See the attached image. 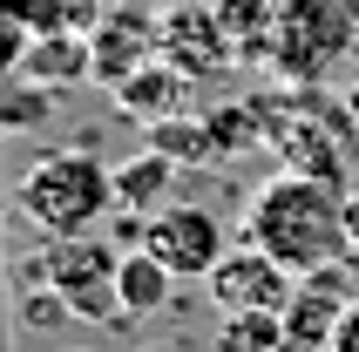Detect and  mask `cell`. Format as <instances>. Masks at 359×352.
Wrapping results in <instances>:
<instances>
[{"instance_id":"obj_14","label":"cell","mask_w":359,"mask_h":352,"mask_svg":"<svg viewBox=\"0 0 359 352\" xmlns=\"http://www.w3.org/2000/svg\"><path fill=\"white\" fill-rule=\"evenodd\" d=\"M170 285H177V271H170L163 257H149L142 244L122 251V312H129V325H136V318H156L163 305H170Z\"/></svg>"},{"instance_id":"obj_2","label":"cell","mask_w":359,"mask_h":352,"mask_svg":"<svg viewBox=\"0 0 359 352\" xmlns=\"http://www.w3.org/2000/svg\"><path fill=\"white\" fill-rule=\"evenodd\" d=\"M14 210L34 237H81L116 210V170L88 149H48L20 170Z\"/></svg>"},{"instance_id":"obj_20","label":"cell","mask_w":359,"mask_h":352,"mask_svg":"<svg viewBox=\"0 0 359 352\" xmlns=\"http://www.w3.org/2000/svg\"><path fill=\"white\" fill-rule=\"evenodd\" d=\"M346 231H353V257H359V190L346 196Z\"/></svg>"},{"instance_id":"obj_13","label":"cell","mask_w":359,"mask_h":352,"mask_svg":"<svg viewBox=\"0 0 359 352\" xmlns=\"http://www.w3.org/2000/svg\"><path fill=\"white\" fill-rule=\"evenodd\" d=\"M27 81H41V88H75L81 75H88V34H34L27 41Z\"/></svg>"},{"instance_id":"obj_16","label":"cell","mask_w":359,"mask_h":352,"mask_svg":"<svg viewBox=\"0 0 359 352\" xmlns=\"http://www.w3.org/2000/svg\"><path fill=\"white\" fill-rule=\"evenodd\" d=\"M217 352H305L285 325V312H224Z\"/></svg>"},{"instance_id":"obj_1","label":"cell","mask_w":359,"mask_h":352,"mask_svg":"<svg viewBox=\"0 0 359 352\" xmlns=\"http://www.w3.org/2000/svg\"><path fill=\"white\" fill-rule=\"evenodd\" d=\"M346 196L339 183L305 170H285L271 183H258V196L244 203V237L264 244L285 271H319V264H339L353 257V231H346Z\"/></svg>"},{"instance_id":"obj_9","label":"cell","mask_w":359,"mask_h":352,"mask_svg":"<svg viewBox=\"0 0 359 352\" xmlns=\"http://www.w3.org/2000/svg\"><path fill=\"white\" fill-rule=\"evenodd\" d=\"M156 41H163V55L177 61L183 75H224L231 68V41H224V20H217V7H203V0H177V7H163V20H156Z\"/></svg>"},{"instance_id":"obj_11","label":"cell","mask_w":359,"mask_h":352,"mask_svg":"<svg viewBox=\"0 0 359 352\" xmlns=\"http://www.w3.org/2000/svg\"><path fill=\"white\" fill-rule=\"evenodd\" d=\"M170 183H177V163L163 156V149H149L142 142L136 156L116 163V210L129 217H156L163 203H170Z\"/></svg>"},{"instance_id":"obj_6","label":"cell","mask_w":359,"mask_h":352,"mask_svg":"<svg viewBox=\"0 0 359 352\" xmlns=\"http://www.w3.org/2000/svg\"><path fill=\"white\" fill-rule=\"evenodd\" d=\"M292 285H299V278L285 271L264 244H251V237H244V244H231V251L217 257V271L203 278V292H210V305H217V312H285Z\"/></svg>"},{"instance_id":"obj_5","label":"cell","mask_w":359,"mask_h":352,"mask_svg":"<svg viewBox=\"0 0 359 352\" xmlns=\"http://www.w3.org/2000/svg\"><path fill=\"white\" fill-rule=\"evenodd\" d=\"M142 251L163 257L177 278H210L231 244H224L217 210H203V203H163L156 217H142Z\"/></svg>"},{"instance_id":"obj_21","label":"cell","mask_w":359,"mask_h":352,"mask_svg":"<svg viewBox=\"0 0 359 352\" xmlns=\"http://www.w3.org/2000/svg\"><path fill=\"white\" fill-rule=\"evenodd\" d=\"M136 7H149V14H163V7H177V0H136Z\"/></svg>"},{"instance_id":"obj_17","label":"cell","mask_w":359,"mask_h":352,"mask_svg":"<svg viewBox=\"0 0 359 352\" xmlns=\"http://www.w3.org/2000/svg\"><path fill=\"white\" fill-rule=\"evenodd\" d=\"M48 102H55V88L27 81L20 95H7V102H0V129H20V122H48Z\"/></svg>"},{"instance_id":"obj_7","label":"cell","mask_w":359,"mask_h":352,"mask_svg":"<svg viewBox=\"0 0 359 352\" xmlns=\"http://www.w3.org/2000/svg\"><path fill=\"white\" fill-rule=\"evenodd\" d=\"M353 264H359V257L319 264V271H299V285H292V298H285V325H292V339H299L305 352H325V346H332V332H339L346 305L359 298Z\"/></svg>"},{"instance_id":"obj_23","label":"cell","mask_w":359,"mask_h":352,"mask_svg":"<svg viewBox=\"0 0 359 352\" xmlns=\"http://www.w3.org/2000/svg\"><path fill=\"white\" fill-rule=\"evenodd\" d=\"M55 352H88V346H55Z\"/></svg>"},{"instance_id":"obj_8","label":"cell","mask_w":359,"mask_h":352,"mask_svg":"<svg viewBox=\"0 0 359 352\" xmlns=\"http://www.w3.org/2000/svg\"><path fill=\"white\" fill-rule=\"evenodd\" d=\"M163 41H156V20H149V7H102V20L88 27V81H102V88H116V81H129L142 68V61H156Z\"/></svg>"},{"instance_id":"obj_19","label":"cell","mask_w":359,"mask_h":352,"mask_svg":"<svg viewBox=\"0 0 359 352\" xmlns=\"http://www.w3.org/2000/svg\"><path fill=\"white\" fill-rule=\"evenodd\" d=\"M7 136V129H0ZM0 352H14V332H7V251H0Z\"/></svg>"},{"instance_id":"obj_10","label":"cell","mask_w":359,"mask_h":352,"mask_svg":"<svg viewBox=\"0 0 359 352\" xmlns=\"http://www.w3.org/2000/svg\"><path fill=\"white\" fill-rule=\"evenodd\" d=\"M190 88H197V75H183L170 55H156V61H142L129 81H116L109 95H116V109H122L129 122H142V129H149V122L183 116V109H190Z\"/></svg>"},{"instance_id":"obj_18","label":"cell","mask_w":359,"mask_h":352,"mask_svg":"<svg viewBox=\"0 0 359 352\" xmlns=\"http://www.w3.org/2000/svg\"><path fill=\"white\" fill-rule=\"evenodd\" d=\"M325 352H359V298L346 305V318H339V332H332V346Z\"/></svg>"},{"instance_id":"obj_15","label":"cell","mask_w":359,"mask_h":352,"mask_svg":"<svg viewBox=\"0 0 359 352\" xmlns=\"http://www.w3.org/2000/svg\"><path fill=\"white\" fill-rule=\"evenodd\" d=\"M0 14H14L27 34H88L102 0H0Z\"/></svg>"},{"instance_id":"obj_3","label":"cell","mask_w":359,"mask_h":352,"mask_svg":"<svg viewBox=\"0 0 359 352\" xmlns=\"http://www.w3.org/2000/svg\"><path fill=\"white\" fill-rule=\"evenodd\" d=\"M27 285L48 292L81 325H116V332L129 325V312H122V251L95 231L41 237V251L27 257Z\"/></svg>"},{"instance_id":"obj_4","label":"cell","mask_w":359,"mask_h":352,"mask_svg":"<svg viewBox=\"0 0 359 352\" xmlns=\"http://www.w3.org/2000/svg\"><path fill=\"white\" fill-rule=\"evenodd\" d=\"M353 48H359V7L353 0H285L264 61L292 88H319V81H332V68Z\"/></svg>"},{"instance_id":"obj_12","label":"cell","mask_w":359,"mask_h":352,"mask_svg":"<svg viewBox=\"0 0 359 352\" xmlns=\"http://www.w3.org/2000/svg\"><path fill=\"white\" fill-rule=\"evenodd\" d=\"M149 149H163L177 170H183V163H190V170H217V163H224L203 109H183V116H170V122H149Z\"/></svg>"},{"instance_id":"obj_22","label":"cell","mask_w":359,"mask_h":352,"mask_svg":"<svg viewBox=\"0 0 359 352\" xmlns=\"http://www.w3.org/2000/svg\"><path fill=\"white\" fill-rule=\"evenodd\" d=\"M136 352H190V346H136Z\"/></svg>"}]
</instances>
